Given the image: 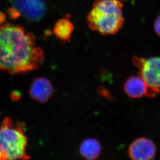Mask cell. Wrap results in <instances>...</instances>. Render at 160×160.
Wrapping results in <instances>:
<instances>
[{
	"mask_svg": "<svg viewBox=\"0 0 160 160\" xmlns=\"http://www.w3.org/2000/svg\"><path fill=\"white\" fill-rule=\"evenodd\" d=\"M44 58L33 34L21 26L0 24V71L12 75L31 71L42 64Z\"/></svg>",
	"mask_w": 160,
	"mask_h": 160,
	"instance_id": "6da1fadb",
	"label": "cell"
},
{
	"mask_svg": "<svg viewBox=\"0 0 160 160\" xmlns=\"http://www.w3.org/2000/svg\"><path fill=\"white\" fill-rule=\"evenodd\" d=\"M123 4L119 0H97L87 17L89 28L102 35H113L122 28Z\"/></svg>",
	"mask_w": 160,
	"mask_h": 160,
	"instance_id": "7a4b0ae2",
	"label": "cell"
},
{
	"mask_svg": "<svg viewBox=\"0 0 160 160\" xmlns=\"http://www.w3.org/2000/svg\"><path fill=\"white\" fill-rule=\"evenodd\" d=\"M28 138L24 127L6 117L0 124V160H27Z\"/></svg>",
	"mask_w": 160,
	"mask_h": 160,
	"instance_id": "3957f363",
	"label": "cell"
},
{
	"mask_svg": "<svg viewBox=\"0 0 160 160\" xmlns=\"http://www.w3.org/2000/svg\"><path fill=\"white\" fill-rule=\"evenodd\" d=\"M133 62L141 76L157 96L160 92V57L143 58L134 57Z\"/></svg>",
	"mask_w": 160,
	"mask_h": 160,
	"instance_id": "277c9868",
	"label": "cell"
},
{
	"mask_svg": "<svg viewBox=\"0 0 160 160\" xmlns=\"http://www.w3.org/2000/svg\"><path fill=\"white\" fill-rule=\"evenodd\" d=\"M12 2L20 15L31 21H39L47 11L45 0H12Z\"/></svg>",
	"mask_w": 160,
	"mask_h": 160,
	"instance_id": "5b68a950",
	"label": "cell"
},
{
	"mask_svg": "<svg viewBox=\"0 0 160 160\" xmlns=\"http://www.w3.org/2000/svg\"><path fill=\"white\" fill-rule=\"evenodd\" d=\"M156 154V146L150 139L147 138L135 139L128 148V155L132 160H152Z\"/></svg>",
	"mask_w": 160,
	"mask_h": 160,
	"instance_id": "8992f818",
	"label": "cell"
},
{
	"mask_svg": "<svg viewBox=\"0 0 160 160\" xmlns=\"http://www.w3.org/2000/svg\"><path fill=\"white\" fill-rule=\"evenodd\" d=\"M124 90L125 93L131 98H142L144 96L156 97L140 75L129 77L124 83Z\"/></svg>",
	"mask_w": 160,
	"mask_h": 160,
	"instance_id": "52a82bcc",
	"label": "cell"
},
{
	"mask_svg": "<svg viewBox=\"0 0 160 160\" xmlns=\"http://www.w3.org/2000/svg\"><path fill=\"white\" fill-rule=\"evenodd\" d=\"M29 93L31 97L36 101L45 103L53 94V87L48 79L38 77L32 82Z\"/></svg>",
	"mask_w": 160,
	"mask_h": 160,
	"instance_id": "ba28073f",
	"label": "cell"
},
{
	"mask_svg": "<svg viewBox=\"0 0 160 160\" xmlns=\"http://www.w3.org/2000/svg\"><path fill=\"white\" fill-rule=\"evenodd\" d=\"M101 150L100 142L94 138L83 140L79 147V152L82 157L89 160L98 159L101 154Z\"/></svg>",
	"mask_w": 160,
	"mask_h": 160,
	"instance_id": "9c48e42d",
	"label": "cell"
},
{
	"mask_svg": "<svg viewBox=\"0 0 160 160\" xmlns=\"http://www.w3.org/2000/svg\"><path fill=\"white\" fill-rule=\"evenodd\" d=\"M74 29V25L69 20L62 18L55 23L53 31L58 39L64 42H69Z\"/></svg>",
	"mask_w": 160,
	"mask_h": 160,
	"instance_id": "30bf717a",
	"label": "cell"
},
{
	"mask_svg": "<svg viewBox=\"0 0 160 160\" xmlns=\"http://www.w3.org/2000/svg\"><path fill=\"white\" fill-rule=\"evenodd\" d=\"M154 30L158 36L160 37V15L154 21Z\"/></svg>",
	"mask_w": 160,
	"mask_h": 160,
	"instance_id": "8fae6325",
	"label": "cell"
},
{
	"mask_svg": "<svg viewBox=\"0 0 160 160\" xmlns=\"http://www.w3.org/2000/svg\"><path fill=\"white\" fill-rule=\"evenodd\" d=\"M5 16L4 15L0 12V24H3L5 22Z\"/></svg>",
	"mask_w": 160,
	"mask_h": 160,
	"instance_id": "7c38bea8",
	"label": "cell"
}]
</instances>
